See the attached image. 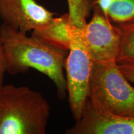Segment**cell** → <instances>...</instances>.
Masks as SVG:
<instances>
[{"instance_id":"obj_3","label":"cell","mask_w":134,"mask_h":134,"mask_svg":"<svg viewBox=\"0 0 134 134\" xmlns=\"http://www.w3.org/2000/svg\"><path fill=\"white\" fill-rule=\"evenodd\" d=\"M87 100L100 111L134 116V88L119 68L116 60L93 62Z\"/></svg>"},{"instance_id":"obj_4","label":"cell","mask_w":134,"mask_h":134,"mask_svg":"<svg viewBox=\"0 0 134 134\" xmlns=\"http://www.w3.org/2000/svg\"><path fill=\"white\" fill-rule=\"evenodd\" d=\"M93 64L84 42L81 29L75 27L65 70L70 108L76 121L81 119L88 99Z\"/></svg>"},{"instance_id":"obj_2","label":"cell","mask_w":134,"mask_h":134,"mask_svg":"<svg viewBox=\"0 0 134 134\" xmlns=\"http://www.w3.org/2000/svg\"><path fill=\"white\" fill-rule=\"evenodd\" d=\"M50 114L39 92L13 85L0 88V134H45Z\"/></svg>"},{"instance_id":"obj_5","label":"cell","mask_w":134,"mask_h":134,"mask_svg":"<svg viewBox=\"0 0 134 134\" xmlns=\"http://www.w3.org/2000/svg\"><path fill=\"white\" fill-rule=\"evenodd\" d=\"M89 23L81 29L82 36L93 62L117 60L121 43L120 27L98 9L92 11Z\"/></svg>"},{"instance_id":"obj_1","label":"cell","mask_w":134,"mask_h":134,"mask_svg":"<svg viewBox=\"0 0 134 134\" xmlns=\"http://www.w3.org/2000/svg\"><path fill=\"white\" fill-rule=\"evenodd\" d=\"M0 38L7 73L15 75L36 69L53 82L58 98H65L67 89L64 70L68 51L52 46L33 34L27 36L3 23L0 26Z\"/></svg>"},{"instance_id":"obj_11","label":"cell","mask_w":134,"mask_h":134,"mask_svg":"<svg viewBox=\"0 0 134 134\" xmlns=\"http://www.w3.org/2000/svg\"><path fill=\"white\" fill-rule=\"evenodd\" d=\"M68 14L72 24L82 29L86 26L87 18L91 12L87 0H67Z\"/></svg>"},{"instance_id":"obj_7","label":"cell","mask_w":134,"mask_h":134,"mask_svg":"<svg viewBox=\"0 0 134 134\" xmlns=\"http://www.w3.org/2000/svg\"><path fill=\"white\" fill-rule=\"evenodd\" d=\"M67 134H134V116L100 111L87 100L82 116Z\"/></svg>"},{"instance_id":"obj_6","label":"cell","mask_w":134,"mask_h":134,"mask_svg":"<svg viewBox=\"0 0 134 134\" xmlns=\"http://www.w3.org/2000/svg\"><path fill=\"white\" fill-rule=\"evenodd\" d=\"M55 15L36 0H0L3 23L24 34L45 26Z\"/></svg>"},{"instance_id":"obj_10","label":"cell","mask_w":134,"mask_h":134,"mask_svg":"<svg viewBox=\"0 0 134 134\" xmlns=\"http://www.w3.org/2000/svg\"><path fill=\"white\" fill-rule=\"evenodd\" d=\"M121 31V43L117 60H134V19L125 24L118 26Z\"/></svg>"},{"instance_id":"obj_12","label":"cell","mask_w":134,"mask_h":134,"mask_svg":"<svg viewBox=\"0 0 134 134\" xmlns=\"http://www.w3.org/2000/svg\"><path fill=\"white\" fill-rule=\"evenodd\" d=\"M119 68L129 82L134 83V60L123 59L116 61Z\"/></svg>"},{"instance_id":"obj_13","label":"cell","mask_w":134,"mask_h":134,"mask_svg":"<svg viewBox=\"0 0 134 134\" xmlns=\"http://www.w3.org/2000/svg\"><path fill=\"white\" fill-rule=\"evenodd\" d=\"M7 72V65H6V56L0 38V88L3 85L5 73Z\"/></svg>"},{"instance_id":"obj_8","label":"cell","mask_w":134,"mask_h":134,"mask_svg":"<svg viewBox=\"0 0 134 134\" xmlns=\"http://www.w3.org/2000/svg\"><path fill=\"white\" fill-rule=\"evenodd\" d=\"M75 27L66 13L59 17L55 16L45 26L32 31L31 34L52 46L68 51Z\"/></svg>"},{"instance_id":"obj_9","label":"cell","mask_w":134,"mask_h":134,"mask_svg":"<svg viewBox=\"0 0 134 134\" xmlns=\"http://www.w3.org/2000/svg\"><path fill=\"white\" fill-rule=\"evenodd\" d=\"M91 12L98 9L117 26L134 19V0H87Z\"/></svg>"}]
</instances>
